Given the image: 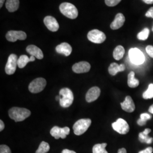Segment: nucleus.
Listing matches in <instances>:
<instances>
[{"instance_id": "nucleus-24", "label": "nucleus", "mask_w": 153, "mask_h": 153, "mask_svg": "<svg viewBox=\"0 0 153 153\" xmlns=\"http://www.w3.org/2000/svg\"><path fill=\"white\" fill-rule=\"evenodd\" d=\"M124 54H125L124 48L122 45H118L115 48L114 51L113 56L115 60H120L123 57Z\"/></svg>"}, {"instance_id": "nucleus-34", "label": "nucleus", "mask_w": 153, "mask_h": 153, "mask_svg": "<svg viewBox=\"0 0 153 153\" xmlns=\"http://www.w3.org/2000/svg\"><path fill=\"white\" fill-rule=\"evenodd\" d=\"M153 149L152 147H148V148L140 151L138 153H153Z\"/></svg>"}, {"instance_id": "nucleus-26", "label": "nucleus", "mask_w": 153, "mask_h": 153, "mask_svg": "<svg viewBox=\"0 0 153 153\" xmlns=\"http://www.w3.org/2000/svg\"><path fill=\"white\" fill-rule=\"evenodd\" d=\"M151 119H152L151 115L146 114V113L141 114L140 115V119H139L137 120V124L140 126H145L146 124V121Z\"/></svg>"}, {"instance_id": "nucleus-6", "label": "nucleus", "mask_w": 153, "mask_h": 153, "mask_svg": "<svg viewBox=\"0 0 153 153\" xmlns=\"http://www.w3.org/2000/svg\"><path fill=\"white\" fill-rule=\"evenodd\" d=\"M129 57L131 62L136 65H141L145 61V56L137 48H131L129 51Z\"/></svg>"}, {"instance_id": "nucleus-15", "label": "nucleus", "mask_w": 153, "mask_h": 153, "mask_svg": "<svg viewBox=\"0 0 153 153\" xmlns=\"http://www.w3.org/2000/svg\"><path fill=\"white\" fill-rule=\"evenodd\" d=\"M120 105L122 109L129 113L133 112L136 108L134 103L130 96H126L124 101L121 103Z\"/></svg>"}, {"instance_id": "nucleus-29", "label": "nucleus", "mask_w": 153, "mask_h": 153, "mask_svg": "<svg viewBox=\"0 0 153 153\" xmlns=\"http://www.w3.org/2000/svg\"><path fill=\"white\" fill-rule=\"evenodd\" d=\"M150 31L148 28H145L140 33L137 34V38L140 40H146L149 37Z\"/></svg>"}, {"instance_id": "nucleus-10", "label": "nucleus", "mask_w": 153, "mask_h": 153, "mask_svg": "<svg viewBox=\"0 0 153 153\" xmlns=\"http://www.w3.org/2000/svg\"><path fill=\"white\" fill-rule=\"evenodd\" d=\"M18 65V59L15 54L9 56L7 63L6 64L5 72L7 74H13L16 71V66Z\"/></svg>"}, {"instance_id": "nucleus-31", "label": "nucleus", "mask_w": 153, "mask_h": 153, "mask_svg": "<svg viewBox=\"0 0 153 153\" xmlns=\"http://www.w3.org/2000/svg\"><path fill=\"white\" fill-rule=\"evenodd\" d=\"M0 153H11L10 149L5 145L0 146Z\"/></svg>"}, {"instance_id": "nucleus-5", "label": "nucleus", "mask_w": 153, "mask_h": 153, "mask_svg": "<svg viewBox=\"0 0 153 153\" xmlns=\"http://www.w3.org/2000/svg\"><path fill=\"white\" fill-rule=\"evenodd\" d=\"M47 85V81L43 78H38L33 80L28 86L31 93L36 94L42 91Z\"/></svg>"}, {"instance_id": "nucleus-2", "label": "nucleus", "mask_w": 153, "mask_h": 153, "mask_svg": "<svg viewBox=\"0 0 153 153\" xmlns=\"http://www.w3.org/2000/svg\"><path fill=\"white\" fill-rule=\"evenodd\" d=\"M60 104L63 108H68L71 105L74 100V95L71 89L63 88L60 91Z\"/></svg>"}, {"instance_id": "nucleus-1", "label": "nucleus", "mask_w": 153, "mask_h": 153, "mask_svg": "<svg viewBox=\"0 0 153 153\" xmlns=\"http://www.w3.org/2000/svg\"><path fill=\"white\" fill-rule=\"evenodd\" d=\"M31 115L30 110L19 107H13L9 111V116L16 122L22 121Z\"/></svg>"}, {"instance_id": "nucleus-35", "label": "nucleus", "mask_w": 153, "mask_h": 153, "mask_svg": "<svg viewBox=\"0 0 153 153\" xmlns=\"http://www.w3.org/2000/svg\"><path fill=\"white\" fill-rule=\"evenodd\" d=\"M5 128V124L2 120H0V131H2Z\"/></svg>"}, {"instance_id": "nucleus-23", "label": "nucleus", "mask_w": 153, "mask_h": 153, "mask_svg": "<svg viewBox=\"0 0 153 153\" xmlns=\"http://www.w3.org/2000/svg\"><path fill=\"white\" fill-rule=\"evenodd\" d=\"M19 6V0H7L6 7L9 12H14L18 10Z\"/></svg>"}, {"instance_id": "nucleus-40", "label": "nucleus", "mask_w": 153, "mask_h": 153, "mask_svg": "<svg viewBox=\"0 0 153 153\" xmlns=\"http://www.w3.org/2000/svg\"><path fill=\"white\" fill-rule=\"evenodd\" d=\"M4 1H5V0H0V7H2L3 4L4 3Z\"/></svg>"}, {"instance_id": "nucleus-16", "label": "nucleus", "mask_w": 153, "mask_h": 153, "mask_svg": "<svg viewBox=\"0 0 153 153\" xmlns=\"http://www.w3.org/2000/svg\"><path fill=\"white\" fill-rule=\"evenodd\" d=\"M26 51L31 56H33L39 60H41L44 57L42 51L35 45H30L27 46Z\"/></svg>"}, {"instance_id": "nucleus-41", "label": "nucleus", "mask_w": 153, "mask_h": 153, "mask_svg": "<svg viewBox=\"0 0 153 153\" xmlns=\"http://www.w3.org/2000/svg\"><path fill=\"white\" fill-rule=\"evenodd\" d=\"M60 96H57V97H56V99L57 100H59V101H60Z\"/></svg>"}, {"instance_id": "nucleus-22", "label": "nucleus", "mask_w": 153, "mask_h": 153, "mask_svg": "<svg viewBox=\"0 0 153 153\" xmlns=\"http://www.w3.org/2000/svg\"><path fill=\"white\" fill-rule=\"evenodd\" d=\"M140 81L135 78V73L131 71L128 76V85L131 88H136L139 85Z\"/></svg>"}, {"instance_id": "nucleus-13", "label": "nucleus", "mask_w": 153, "mask_h": 153, "mask_svg": "<svg viewBox=\"0 0 153 153\" xmlns=\"http://www.w3.org/2000/svg\"><path fill=\"white\" fill-rule=\"evenodd\" d=\"M44 23L47 28L52 32L57 31L59 28V25L54 17L47 16L44 18Z\"/></svg>"}, {"instance_id": "nucleus-12", "label": "nucleus", "mask_w": 153, "mask_h": 153, "mask_svg": "<svg viewBox=\"0 0 153 153\" xmlns=\"http://www.w3.org/2000/svg\"><path fill=\"white\" fill-rule=\"evenodd\" d=\"M91 68L90 64L86 61H81L74 64L72 69L73 71L76 73H84L90 71Z\"/></svg>"}, {"instance_id": "nucleus-27", "label": "nucleus", "mask_w": 153, "mask_h": 153, "mask_svg": "<svg viewBox=\"0 0 153 153\" xmlns=\"http://www.w3.org/2000/svg\"><path fill=\"white\" fill-rule=\"evenodd\" d=\"M50 149L49 145L47 142L42 141L40 143L38 150L35 153H47L49 152Z\"/></svg>"}, {"instance_id": "nucleus-42", "label": "nucleus", "mask_w": 153, "mask_h": 153, "mask_svg": "<svg viewBox=\"0 0 153 153\" xmlns=\"http://www.w3.org/2000/svg\"><path fill=\"white\" fill-rule=\"evenodd\" d=\"M152 30H153V28H152Z\"/></svg>"}, {"instance_id": "nucleus-38", "label": "nucleus", "mask_w": 153, "mask_h": 153, "mask_svg": "<svg viewBox=\"0 0 153 153\" xmlns=\"http://www.w3.org/2000/svg\"><path fill=\"white\" fill-rule=\"evenodd\" d=\"M145 3L147 4H153V0H142Z\"/></svg>"}, {"instance_id": "nucleus-18", "label": "nucleus", "mask_w": 153, "mask_h": 153, "mask_svg": "<svg viewBox=\"0 0 153 153\" xmlns=\"http://www.w3.org/2000/svg\"><path fill=\"white\" fill-rule=\"evenodd\" d=\"M56 51L58 53L68 56L71 54L72 48L70 44L67 43H62L56 47Z\"/></svg>"}, {"instance_id": "nucleus-7", "label": "nucleus", "mask_w": 153, "mask_h": 153, "mask_svg": "<svg viewBox=\"0 0 153 153\" xmlns=\"http://www.w3.org/2000/svg\"><path fill=\"white\" fill-rule=\"evenodd\" d=\"M114 130L121 134H126L129 131V126L125 120L119 118L112 124Z\"/></svg>"}, {"instance_id": "nucleus-36", "label": "nucleus", "mask_w": 153, "mask_h": 153, "mask_svg": "<svg viewBox=\"0 0 153 153\" xmlns=\"http://www.w3.org/2000/svg\"><path fill=\"white\" fill-rule=\"evenodd\" d=\"M61 153H76L75 152L73 151V150H70L68 149H64L62 150Z\"/></svg>"}, {"instance_id": "nucleus-4", "label": "nucleus", "mask_w": 153, "mask_h": 153, "mask_svg": "<svg viewBox=\"0 0 153 153\" xmlns=\"http://www.w3.org/2000/svg\"><path fill=\"white\" fill-rule=\"evenodd\" d=\"M91 124V120L89 119H82L77 121L73 126L74 134L80 136L87 131Z\"/></svg>"}, {"instance_id": "nucleus-32", "label": "nucleus", "mask_w": 153, "mask_h": 153, "mask_svg": "<svg viewBox=\"0 0 153 153\" xmlns=\"http://www.w3.org/2000/svg\"><path fill=\"white\" fill-rule=\"evenodd\" d=\"M146 51L148 55L151 57L153 58V46L152 45H148L146 48Z\"/></svg>"}, {"instance_id": "nucleus-21", "label": "nucleus", "mask_w": 153, "mask_h": 153, "mask_svg": "<svg viewBox=\"0 0 153 153\" xmlns=\"http://www.w3.org/2000/svg\"><path fill=\"white\" fill-rule=\"evenodd\" d=\"M35 60V58L33 56H31V57L29 58L27 55H22L18 59V66L19 68L22 69L26 66L28 62Z\"/></svg>"}, {"instance_id": "nucleus-33", "label": "nucleus", "mask_w": 153, "mask_h": 153, "mask_svg": "<svg viewBox=\"0 0 153 153\" xmlns=\"http://www.w3.org/2000/svg\"><path fill=\"white\" fill-rule=\"evenodd\" d=\"M145 16L148 17V18H153V7H150V9L146 13Z\"/></svg>"}, {"instance_id": "nucleus-14", "label": "nucleus", "mask_w": 153, "mask_h": 153, "mask_svg": "<svg viewBox=\"0 0 153 153\" xmlns=\"http://www.w3.org/2000/svg\"><path fill=\"white\" fill-rule=\"evenodd\" d=\"M100 94V89L97 86L93 87L88 90L86 95V100L91 103L98 98Z\"/></svg>"}, {"instance_id": "nucleus-19", "label": "nucleus", "mask_w": 153, "mask_h": 153, "mask_svg": "<svg viewBox=\"0 0 153 153\" xmlns=\"http://www.w3.org/2000/svg\"><path fill=\"white\" fill-rule=\"evenodd\" d=\"M151 132V129L149 128H146L144 131L139 133L138 139L142 143H146L148 144L152 143L153 141L152 137H149V134Z\"/></svg>"}, {"instance_id": "nucleus-3", "label": "nucleus", "mask_w": 153, "mask_h": 153, "mask_svg": "<svg viewBox=\"0 0 153 153\" xmlns=\"http://www.w3.org/2000/svg\"><path fill=\"white\" fill-rule=\"evenodd\" d=\"M61 13L70 19H76L78 15V11L76 7L68 2H64L60 5Z\"/></svg>"}, {"instance_id": "nucleus-37", "label": "nucleus", "mask_w": 153, "mask_h": 153, "mask_svg": "<svg viewBox=\"0 0 153 153\" xmlns=\"http://www.w3.org/2000/svg\"><path fill=\"white\" fill-rule=\"evenodd\" d=\"M117 153H126V150L125 148H121L119 149Z\"/></svg>"}, {"instance_id": "nucleus-39", "label": "nucleus", "mask_w": 153, "mask_h": 153, "mask_svg": "<svg viewBox=\"0 0 153 153\" xmlns=\"http://www.w3.org/2000/svg\"><path fill=\"white\" fill-rule=\"evenodd\" d=\"M149 112L151 113L152 114H153V104H152L149 108Z\"/></svg>"}, {"instance_id": "nucleus-8", "label": "nucleus", "mask_w": 153, "mask_h": 153, "mask_svg": "<svg viewBox=\"0 0 153 153\" xmlns=\"http://www.w3.org/2000/svg\"><path fill=\"white\" fill-rule=\"evenodd\" d=\"M88 38L94 43L100 44L105 40L106 36L102 31L98 30H93L88 33Z\"/></svg>"}, {"instance_id": "nucleus-20", "label": "nucleus", "mask_w": 153, "mask_h": 153, "mask_svg": "<svg viewBox=\"0 0 153 153\" xmlns=\"http://www.w3.org/2000/svg\"><path fill=\"white\" fill-rule=\"evenodd\" d=\"M126 70V66L124 64L119 65L117 63L113 62L110 64L108 68V72L112 76H115L117 73L124 71Z\"/></svg>"}, {"instance_id": "nucleus-17", "label": "nucleus", "mask_w": 153, "mask_h": 153, "mask_svg": "<svg viewBox=\"0 0 153 153\" xmlns=\"http://www.w3.org/2000/svg\"><path fill=\"white\" fill-rule=\"evenodd\" d=\"M125 21L124 16L122 13H118L115 16L114 21L111 23L110 27L112 30H117L123 26Z\"/></svg>"}, {"instance_id": "nucleus-30", "label": "nucleus", "mask_w": 153, "mask_h": 153, "mask_svg": "<svg viewBox=\"0 0 153 153\" xmlns=\"http://www.w3.org/2000/svg\"><path fill=\"white\" fill-rule=\"evenodd\" d=\"M121 0H105V4L108 6H115L119 4Z\"/></svg>"}, {"instance_id": "nucleus-9", "label": "nucleus", "mask_w": 153, "mask_h": 153, "mask_svg": "<svg viewBox=\"0 0 153 153\" xmlns=\"http://www.w3.org/2000/svg\"><path fill=\"white\" fill-rule=\"evenodd\" d=\"M50 133L51 136L55 137L56 140H58L60 138L64 139L66 137V136L70 133V129L67 126L61 128L59 126H55L51 129Z\"/></svg>"}, {"instance_id": "nucleus-25", "label": "nucleus", "mask_w": 153, "mask_h": 153, "mask_svg": "<svg viewBox=\"0 0 153 153\" xmlns=\"http://www.w3.org/2000/svg\"><path fill=\"white\" fill-rule=\"evenodd\" d=\"M107 146V143H98L95 145L93 148V153H108L105 150V148Z\"/></svg>"}, {"instance_id": "nucleus-28", "label": "nucleus", "mask_w": 153, "mask_h": 153, "mask_svg": "<svg viewBox=\"0 0 153 153\" xmlns=\"http://www.w3.org/2000/svg\"><path fill=\"white\" fill-rule=\"evenodd\" d=\"M142 97L145 99L153 98V83H150L149 85L148 89L143 93Z\"/></svg>"}, {"instance_id": "nucleus-11", "label": "nucleus", "mask_w": 153, "mask_h": 153, "mask_svg": "<svg viewBox=\"0 0 153 153\" xmlns=\"http://www.w3.org/2000/svg\"><path fill=\"white\" fill-rule=\"evenodd\" d=\"M26 38V33L22 31H9L6 35V39L11 42H15L17 40H23Z\"/></svg>"}]
</instances>
